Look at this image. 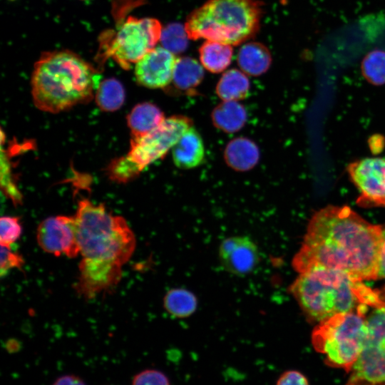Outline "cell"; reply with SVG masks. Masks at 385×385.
<instances>
[{"instance_id": "8992f818", "label": "cell", "mask_w": 385, "mask_h": 385, "mask_svg": "<svg viewBox=\"0 0 385 385\" xmlns=\"http://www.w3.org/2000/svg\"><path fill=\"white\" fill-rule=\"evenodd\" d=\"M366 310L334 315L318 323L312 334L314 349L325 355V364L349 373L368 334Z\"/></svg>"}, {"instance_id": "ffe728a7", "label": "cell", "mask_w": 385, "mask_h": 385, "mask_svg": "<svg viewBox=\"0 0 385 385\" xmlns=\"http://www.w3.org/2000/svg\"><path fill=\"white\" fill-rule=\"evenodd\" d=\"M232 53L231 45L210 40H206L199 48L202 66L213 73L222 72L229 66Z\"/></svg>"}, {"instance_id": "5bb4252c", "label": "cell", "mask_w": 385, "mask_h": 385, "mask_svg": "<svg viewBox=\"0 0 385 385\" xmlns=\"http://www.w3.org/2000/svg\"><path fill=\"white\" fill-rule=\"evenodd\" d=\"M176 58L163 46L155 47L135 66L138 84L149 88H165L172 81Z\"/></svg>"}, {"instance_id": "d6a6232c", "label": "cell", "mask_w": 385, "mask_h": 385, "mask_svg": "<svg viewBox=\"0 0 385 385\" xmlns=\"http://www.w3.org/2000/svg\"><path fill=\"white\" fill-rule=\"evenodd\" d=\"M382 226V237L379 260V278L385 279V225ZM385 294V289H384Z\"/></svg>"}, {"instance_id": "83f0119b", "label": "cell", "mask_w": 385, "mask_h": 385, "mask_svg": "<svg viewBox=\"0 0 385 385\" xmlns=\"http://www.w3.org/2000/svg\"><path fill=\"white\" fill-rule=\"evenodd\" d=\"M131 385H171V383L163 371L155 369H147L133 376Z\"/></svg>"}, {"instance_id": "6da1fadb", "label": "cell", "mask_w": 385, "mask_h": 385, "mask_svg": "<svg viewBox=\"0 0 385 385\" xmlns=\"http://www.w3.org/2000/svg\"><path fill=\"white\" fill-rule=\"evenodd\" d=\"M381 237V225L348 206L327 205L311 217L292 266L299 273L324 267L363 281L377 279Z\"/></svg>"}, {"instance_id": "8fae6325", "label": "cell", "mask_w": 385, "mask_h": 385, "mask_svg": "<svg viewBox=\"0 0 385 385\" xmlns=\"http://www.w3.org/2000/svg\"><path fill=\"white\" fill-rule=\"evenodd\" d=\"M39 247L56 257L73 258L80 254L74 216L49 217L40 222L36 230Z\"/></svg>"}, {"instance_id": "30bf717a", "label": "cell", "mask_w": 385, "mask_h": 385, "mask_svg": "<svg viewBox=\"0 0 385 385\" xmlns=\"http://www.w3.org/2000/svg\"><path fill=\"white\" fill-rule=\"evenodd\" d=\"M347 173L357 188L356 202L364 207H385V158H366L350 163Z\"/></svg>"}, {"instance_id": "9c48e42d", "label": "cell", "mask_w": 385, "mask_h": 385, "mask_svg": "<svg viewBox=\"0 0 385 385\" xmlns=\"http://www.w3.org/2000/svg\"><path fill=\"white\" fill-rule=\"evenodd\" d=\"M191 126L192 120L185 115L165 118L148 134L130 139V150L125 157L140 173L148 165L162 158Z\"/></svg>"}, {"instance_id": "1f68e13d", "label": "cell", "mask_w": 385, "mask_h": 385, "mask_svg": "<svg viewBox=\"0 0 385 385\" xmlns=\"http://www.w3.org/2000/svg\"><path fill=\"white\" fill-rule=\"evenodd\" d=\"M368 144L373 154H379L385 146V138L381 135L375 134L369 138Z\"/></svg>"}, {"instance_id": "603a6c76", "label": "cell", "mask_w": 385, "mask_h": 385, "mask_svg": "<svg viewBox=\"0 0 385 385\" xmlns=\"http://www.w3.org/2000/svg\"><path fill=\"white\" fill-rule=\"evenodd\" d=\"M96 102L104 111H115L123 105L125 98V89L117 79L111 78L100 82L96 93Z\"/></svg>"}, {"instance_id": "4dcf8cb0", "label": "cell", "mask_w": 385, "mask_h": 385, "mask_svg": "<svg viewBox=\"0 0 385 385\" xmlns=\"http://www.w3.org/2000/svg\"><path fill=\"white\" fill-rule=\"evenodd\" d=\"M51 385H86L84 381L73 374H65L58 377Z\"/></svg>"}, {"instance_id": "ba28073f", "label": "cell", "mask_w": 385, "mask_h": 385, "mask_svg": "<svg viewBox=\"0 0 385 385\" xmlns=\"http://www.w3.org/2000/svg\"><path fill=\"white\" fill-rule=\"evenodd\" d=\"M368 334L345 385H385V306L366 317Z\"/></svg>"}, {"instance_id": "cb8c5ba5", "label": "cell", "mask_w": 385, "mask_h": 385, "mask_svg": "<svg viewBox=\"0 0 385 385\" xmlns=\"http://www.w3.org/2000/svg\"><path fill=\"white\" fill-rule=\"evenodd\" d=\"M163 305L170 315L177 318H185L195 312L197 300L190 291L175 288L166 293L163 299Z\"/></svg>"}, {"instance_id": "277c9868", "label": "cell", "mask_w": 385, "mask_h": 385, "mask_svg": "<svg viewBox=\"0 0 385 385\" xmlns=\"http://www.w3.org/2000/svg\"><path fill=\"white\" fill-rule=\"evenodd\" d=\"M74 217L82 260L120 267L130 260L136 241L123 217L84 198L78 201Z\"/></svg>"}, {"instance_id": "d4e9b609", "label": "cell", "mask_w": 385, "mask_h": 385, "mask_svg": "<svg viewBox=\"0 0 385 385\" xmlns=\"http://www.w3.org/2000/svg\"><path fill=\"white\" fill-rule=\"evenodd\" d=\"M364 78L374 86L385 84V51L374 49L369 52L361 63Z\"/></svg>"}, {"instance_id": "44dd1931", "label": "cell", "mask_w": 385, "mask_h": 385, "mask_svg": "<svg viewBox=\"0 0 385 385\" xmlns=\"http://www.w3.org/2000/svg\"><path fill=\"white\" fill-rule=\"evenodd\" d=\"M250 88L245 73L233 68L222 75L216 86V93L222 101H238L248 96Z\"/></svg>"}, {"instance_id": "7402d4cb", "label": "cell", "mask_w": 385, "mask_h": 385, "mask_svg": "<svg viewBox=\"0 0 385 385\" xmlns=\"http://www.w3.org/2000/svg\"><path fill=\"white\" fill-rule=\"evenodd\" d=\"M202 67L191 57L176 58L172 78L173 85L180 91H192L203 80Z\"/></svg>"}, {"instance_id": "2e32d148", "label": "cell", "mask_w": 385, "mask_h": 385, "mask_svg": "<svg viewBox=\"0 0 385 385\" xmlns=\"http://www.w3.org/2000/svg\"><path fill=\"white\" fill-rule=\"evenodd\" d=\"M224 159L227 165L236 171L252 169L260 160V150L252 140L245 137L232 139L225 147Z\"/></svg>"}, {"instance_id": "52a82bcc", "label": "cell", "mask_w": 385, "mask_h": 385, "mask_svg": "<svg viewBox=\"0 0 385 385\" xmlns=\"http://www.w3.org/2000/svg\"><path fill=\"white\" fill-rule=\"evenodd\" d=\"M162 29L155 19L130 16L115 33L106 53L123 68L128 69L155 48Z\"/></svg>"}, {"instance_id": "e0dca14e", "label": "cell", "mask_w": 385, "mask_h": 385, "mask_svg": "<svg viewBox=\"0 0 385 385\" xmlns=\"http://www.w3.org/2000/svg\"><path fill=\"white\" fill-rule=\"evenodd\" d=\"M165 118L163 111L152 103L145 102L135 105L127 116L131 139H137L148 134Z\"/></svg>"}, {"instance_id": "4fadbf2b", "label": "cell", "mask_w": 385, "mask_h": 385, "mask_svg": "<svg viewBox=\"0 0 385 385\" xmlns=\"http://www.w3.org/2000/svg\"><path fill=\"white\" fill-rule=\"evenodd\" d=\"M122 267L81 260L78 266V278L74 288L80 296L88 299L100 293L111 291L122 277Z\"/></svg>"}, {"instance_id": "4316f807", "label": "cell", "mask_w": 385, "mask_h": 385, "mask_svg": "<svg viewBox=\"0 0 385 385\" xmlns=\"http://www.w3.org/2000/svg\"><path fill=\"white\" fill-rule=\"evenodd\" d=\"M22 227L17 217L3 216L0 220V244L10 247L21 236Z\"/></svg>"}, {"instance_id": "3957f363", "label": "cell", "mask_w": 385, "mask_h": 385, "mask_svg": "<svg viewBox=\"0 0 385 385\" xmlns=\"http://www.w3.org/2000/svg\"><path fill=\"white\" fill-rule=\"evenodd\" d=\"M101 75L76 53L66 50L45 52L31 76L34 103L41 111L57 113L95 96Z\"/></svg>"}, {"instance_id": "f546056e", "label": "cell", "mask_w": 385, "mask_h": 385, "mask_svg": "<svg viewBox=\"0 0 385 385\" xmlns=\"http://www.w3.org/2000/svg\"><path fill=\"white\" fill-rule=\"evenodd\" d=\"M275 385H309V383L302 372L291 369L282 373Z\"/></svg>"}, {"instance_id": "7c38bea8", "label": "cell", "mask_w": 385, "mask_h": 385, "mask_svg": "<svg viewBox=\"0 0 385 385\" xmlns=\"http://www.w3.org/2000/svg\"><path fill=\"white\" fill-rule=\"evenodd\" d=\"M218 256L223 269L239 277L251 273L260 260L257 245L247 236H232L223 240Z\"/></svg>"}, {"instance_id": "9a60e30c", "label": "cell", "mask_w": 385, "mask_h": 385, "mask_svg": "<svg viewBox=\"0 0 385 385\" xmlns=\"http://www.w3.org/2000/svg\"><path fill=\"white\" fill-rule=\"evenodd\" d=\"M175 165L181 169H190L200 165L205 158L202 139L197 130L191 126L172 148Z\"/></svg>"}, {"instance_id": "ac0fdd59", "label": "cell", "mask_w": 385, "mask_h": 385, "mask_svg": "<svg viewBox=\"0 0 385 385\" xmlns=\"http://www.w3.org/2000/svg\"><path fill=\"white\" fill-rule=\"evenodd\" d=\"M237 61L245 73L258 76L269 69L272 63V56L269 49L262 43L249 42L240 48Z\"/></svg>"}, {"instance_id": "7a4b0ae2", "label": "cell", "mask_w": 385, "mask_h": 385, "mask_svg": "<svg viewBox=\"0 0 385 385\" xmlns=\"http://www.w3.org/2000/svg\"><path fill=\"white\" fill-rule=\"evenodd\" d=\"M307 318L320 322L334 315L385 306V299L342 271L314 267L300 272L289 289Z\"/></svg>"}, {"instance_id": "484cf974", "label": "cell", "mask_w": 385, "mask_h": 385, "mask_svg": "<svg viewBox=\"0 0 385 385\" xmlns=\"http://www.w3.org/2000/svg\"><path fill=\"white\" fill-rule=\"evenodd\" d=\"M188 38L185 25L173 23L162 29L160 41L163 48L176 54L187 48Z\"/></svg>"}, {"instance_id": "d6986e66", "label": "cell", "mask_w": 385, "mask_h": 385, "mask_svg": "<svg viewBox=\"0 0 385 385\" xmlns=\"http://www.w3.org/2000/svg\"><path fill=\"white\" fill-rule=\"evenodd\" d=\"M211 118L217 128L233 133L244 127L247 114L244 106L237 101H223L213 109Z\"/></svg>"}, {"instance_id": "f1b7e54d", "label": "cell", "mask_w": 385, "mask_h": 385, "mask_svg": "<svg viewBox=\"0 0 385 385\" xmlns=\"http://www.w3.org/2000/svg\"><path fill=\"white\" fill-rule=\"evenodd\" d=\"M24 260L21 255L11 250L10 247L1 245L0 274L1 277L13 268L21 270Z\"/></svg>"}, {"instance_id": "5b68a950", "label": "cell", "mask_w": 385, "mask_h": 385, "mask_svg": "<svg viewBox=\"0 0 385 385\" xmlns=\"http://www.w3.org/2000/svg\"><path fill=\"white\" fill-rule=\"evenodd\" d=\"M262 15V3L256 0H207L184 25L190 39L237 46L255 36Z\"/></svg>"}]
</instances>
